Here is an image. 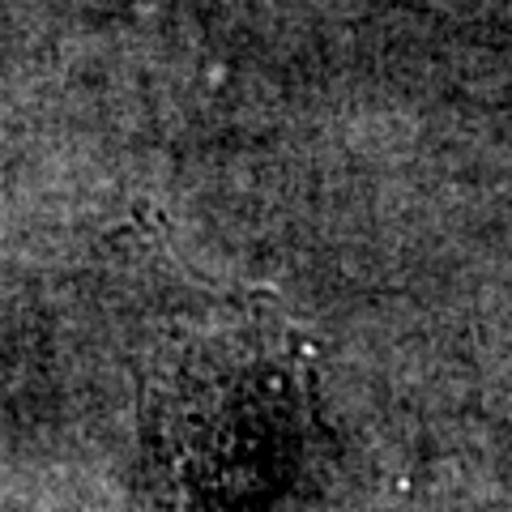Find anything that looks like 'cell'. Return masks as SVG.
Wrapping results in <instances>:
<instances>
[{
  "mask_svg": "<svg viewBox=\"0 0 512 512\" xmlns=\"http://www.w3.org/2000/svg\"><path fill=\"white\" fill-rule=\"evenodd\" d=\"M308 453V393L261 333L192 338L146 393L141 512H274Z\"/></svg>",
  "mask_w": 512,
  "mask_h": 512,
  "instance_id": "1",
  "label": "cell"
}]
</instances>
